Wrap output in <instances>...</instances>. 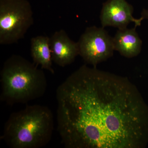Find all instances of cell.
<instances>
[{
  "label": "cell",
  "instance_id": "9",
  "mask_svg": "<svg viewBox=\"0 0 148 148\" xmlns=\"http://www.w3.org/2000/svg\"><path fill=\"white\" fill-rule=\"evenodd\" d=\"M31 55L33 62L35 64L41 66L42 69L48 71L52 74L54 73L52 68L49 38L45 36H37L31 39Z\"/></svg>",
  "mask_w": 148,
  "mask_h": 148
},
{
  "label": "cell",
  "instance_id": "7",
  "mask_svg": "<svg viewBox=\"0 0 148 148\" xmlns=\"http://www.w3.org/2000/svg\"><path fill=\"white\" fill-rule=\"evenodd\" d=\"M52 61L60 67L73 63L79 55L78 42L70 39L64 30L56 32L49 38Z\"/></svg>",
  "mask_w": 148,
  "mask_h": 148
},
{
  "label": "cell",
  "instance_id": "1",
  "mask_svg": "<svg viewBox=\"0 0 148 148\" xmlns=\"http://www.w3.org/2000/svg\"><path fill=\"white\" fill-rule=\"evenodd\" d=\"M57 131L66 148H141L148 106L127 78L81 66L57 88Z\"/></svg>",
  "mask_w": 148,
  "mask_h": 148
},
{
  "label": "cell",
  "instance_id": "6",
  "mask_svg": "<svg viewBox=\"0 0 148 148\" xmlns=\"http://www.w3.org/2000/svg\"><path fill=\"white\" fill-rule=\"evenodd\" d=\"M133 8L126 0H108L104 3L101 11L100 20L102 27L125 29L130 22L135 27L140 26L143 18H134Z\"/></svg>",
  "mask_w": 148,
  "mask_h": 148
},
{
  "label": "cell",
  "instance_id": "2",
  "mask_svg": "<svg viewBox=\"0 0 148 148\" xmlns=\"http://www.w3.org/2000/svg\"><path fill=\"white\" fill-rule=\"evenodd\" d=\"M53 129L50 109L41 105H30L11 114L1 139L11 148H42L51 140Z\"/></svg>",
  "mask_w": 148,
  "mask_h": 148
},
{
  "label": "cell",
  "instance_id": "5",
  "mask_svg": "<svg viewBox=\"0 0 148 148\" xmlns=\"http://www.w3.org/2000/svg\"><path fill=\"white\" fill-rule=\"evenodd\" d=\"M79 55L86 63L96 67L113 55V38L103 27H87L78 42Z\"/></svg>",
  "mask_w": 148,
  "mask_h": 148
},
{
  "label": "cell",
  "instance_id": "8",
  "mask_svg": "<svg viewBox=\"0 0 148 148\" xmlns=\"http://www.w3.org/2000/svg\"><path fill=\"white\" fill-rule=\"evenodd\" d=\"M136 28L118 29L113 37L115 50L126 58L135 57L142 50L143 42Z\"/></svg>",
  "mask_w": 148,
  "mask_h": 148
},
{
  "label": "cell",
  "instance_id": "3",
  "mask_svg": "<svg viewBox=\"0 0 148 148\" xmlns=\"http://www.w3.org/2000/svg\"><path fill=\"white\" fill-rule=\"evenodd\" d=\"M0 75V100L8 105L27 103L42 97L46 91L44 72L20 56L12 55L8 58Z\"/></svg>",
  "mask_w": 148,
  "mask_h": 148
},
{
  "label": "cell",
  "instance_id": "10",
  "mask_svg": "<svg viewBox=\"0 0 148 148\" xmlns=\"http://www.w3.org/2000/svg\"><path fill=\"white\" fill-rule=\"evenodd\" d=\"M141 17L144 19H147L148 20V9H143L141 14Z\"/></svg>",
  "mask_w": 148,
  "mask_h": 148
},
{
  "label": "cell",
  "instance_id": "4",
  "mask_svg": "<svg viewBox=\"0 0 148 148\" xmlns=\"http://www.w3.org/2000/svg\"><path fill=\"white\" fill-rule=\"evenodd\" d=\"M33 23V10L28 0H0V44L17 42Z\"/></svg>",
  "mask_w": 148,
  "mask_h": 148
}]
</instances>
